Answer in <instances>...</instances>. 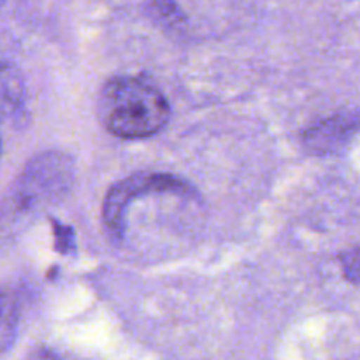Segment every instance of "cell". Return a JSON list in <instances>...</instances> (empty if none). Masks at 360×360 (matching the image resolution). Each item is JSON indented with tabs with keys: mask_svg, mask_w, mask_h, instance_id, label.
<instances>
[{
	"mask_svg": "<svg viewBox=\"0 0 360 360\" xmlns=\"http://www.w3.org/2000/svg\"><path fill=\"white\" fill-rule=\"evenodd\" d=\"M74 181V162L62 151L32 158L0 202V241H9L51 204L58 202Z\"/></svg>",
	"mask_w": 360,
	"mask_h": 360,
	"instance_id": "cell-1",
	"label": "cell"
},
{
	"mask_svg": "<svg viewBox=\"0 0 360 360\" xmlns=\"http://www.w3.org/2000/svg\"><path fill=\"white\" fill-rule=\"evenodd\" d=\"M98 120L112 136L146 139L160 132L171 109L158 88L137 77H115L102 86L97 102Z\"/></svg>",
	"mask_w": 360,
	"mask_h": 360,
	"instance_id": "cell-2",
	"label": "cell"
},
{
	"mask_svg": "<svg viewBox=\"0 0 360 360\" xmlns=\"http://www.w3.org/2000/svg\"><path fill=\"white\" fill-rule=\"evenodd\" d=\"M153 192H171L178 195H192L193 188L181 178L160 172H139L122 179L109 188L102 207V220L112 238L125 234V214L134 199Z\"/></svg>",
	"mask_w": 360,
	"mask_h": 360,
	"instance_id": "cell-3",
	"label": "cell"
},
{
	"mask_svg": "<svg viewBox=\"0 0 360 360\" xmlns=\"http://www.w3.org/2000/svg\"><path fill=\"white\" fill-rule=\"evenodd\" d=\"M359 129L360 115L357 112L336 115L306 130L304 144L311 153H330L345 146Z\"/></svg>",
	"mask_w": 360,
	"mask_h": 360,
	"instance_id": "cell-4",
	"label": "cell"
},
{
	"mask_svg": "<svg viewBox=\"0 0 360 360\" xmlns=\"http://www.w3.org/2000/svg\"><path fill=\"white\" fill-rule=\"evenodd\" d=\"M20 322V304L16 295L7 288H0V359L14 343Z\"/></svg>",
	"mask_w": 360,
	"mask_h": 360,
	"instance_id": "cell-5",
	"label": "cell"
},
{
	"mask_svg": "<svg viewBox=\"0 0 360 360\" xmlns=\"http://www.w3.org/2000/svg\"><path fill=\"white\" fill-rule=\"evenodd\" d=\"M341 269L348 281L360 285V246H355L341 255Z\"/></svg>",
	"mask_w": 360,
	"mask_h": 360,
	"instance_id": "cell-6",
	"label": "cell"
},
{
	"mask_svg": "<svg viewBox=\"0 0 360 360\" xmlns=\"http://www.w3.org/2000/svg\"><path fill=\"white\" fill-rule=\"evenodd\" d=\"M53 229H55V246L58 252L67 253L74 250V232L67 225H60L58 221L53 220Z\"/></svg>",
	"mask_w": 360,
	"mask_h": 360,
	"instance_id": "cell-7",
	"label": "cell"
},
{
	"mask_svg": "<svg viewBox=\"0 0 360 360\" xmlns=\"http://www.w3.org/2000/svg\"><path fill=\"white\" fill-rule=\"evenodd\" d=\"M27 360H62L58 357L56 352H53L51 348H46V347H39L28 355Z\"/></svg>",
	"mask_w": 360,
	"mask_h": 360,
	"instance_id": "cell-8",
	"label": "cell"
},
{
	"mask_svg": "<svg viewBox=\"0 0 360 360\" xmlns=\"http://www.w3.org/2000/svg\"><path fill=\"white\" fill-rule=\"evenodd\" d=\"M2 4H4V0H0V7H2Z\"/></svg>",
	"mask_w": 360,
	"mask_h": 360,
	"instance_id": "cell-9",
	"label": "cell"
}]
</instances>
